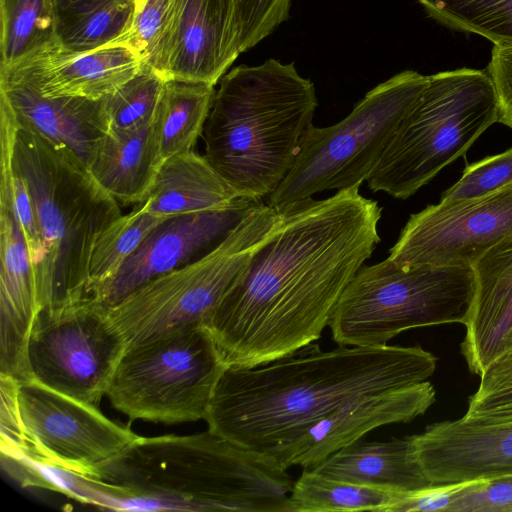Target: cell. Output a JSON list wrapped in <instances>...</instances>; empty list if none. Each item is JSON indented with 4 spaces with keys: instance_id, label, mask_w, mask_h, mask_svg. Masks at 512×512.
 Instances as JSON below:
<instances>
[{
    "instance_id": "obj_22",
    "label": "cell",
    "mask_w": 512,
    "mask_h": 512,
    "mask_svg": "<svg viewBox=\"0 0 512 512\" xmlns=\"http://www.w3.org/2000/svg\"><path fill=\"white\" fill-rule=\"evenodd\" d=\"M305 469L332 479L401 494L433 485L416 459L411 436L375 442L360 439Z\"/></svg>"
},
{
    "instance_id": "obj_5",
    "label": "cell",
    "mask_w": 512,
    "mask_h": 512,
    "mask_svg": "<svg viewBox=\"0 0 512 512\" xmlns=\"http://www.w3.org/2000/svg\"><path fill=\"white\" fill-rule=\"evenodd\" d=\"M13 161L32 199L41 257L33 269L39 312H58L87 298L92 250L122 215L119 202L67 147L17 121Z\"/></svg>"
},
{
    "instance_id": "obj_4",
    "label": "cell",
    "mask_w": 512,
    "mask_h": 512,
    "mask_svg": "<svg viewBox=\"0 0 512 512\" xmlns=\"http://www.w3.org/2000/svg\"><path fill=\"white\" fill-rule=\"evenodd\" d=\"M317 106L314 84L293 63L237 66L215 89L204 157L238 196L264 201L292 167Z\"/></svg>"
},
{
    "instance_id": "obj_35",
    "label": "cell",
    "mask_w": 512,
    "mask_h": 512,
    "mask_svg": "<svg viewBox=\"0 0 512 512\" xmlns=\"http://www.w3.org/2000/svg\"><path fill=\"white\" fill-rule=\"evenodd\" d=\"M291 0H237L241 52L256 46L289 17Z\"/></svg>"
},
{
    "instance_id": "obj_8",
    "label": "cell",
    "mask_w": 512,
    "mask_h": 512,
    "mask_svg": "<svg viewBox=\"0 0 512 512\" xmlns=\"http://www.w3.org/2000/svg\"><path fill=\"white\" fill-rule=\"evenodd\" d=\"M427 83L428 76L416 71L400 72L370 90L340 122L311 126L265 204L282 211L319 192L360 187Z\"/></svg>"
},
{
    "instance_id": "obj_1",
    "label": "cell",
    "mask_w": 512,
    "mask_h": 512,
    "mask_svg": "<svg viewBox=\"0 0 512 512\" xmlns=\"http://www.w3.org/2000/svg\"><path fill=\"white\" fill-rule=\"evenodd\" d=\"M381 212L359 187L282 210L205 326L226 365H264L318 340L380 242Z\"/></svg>"
},
{
    "instance_id": "obj_18",
    "label": "cell",
    "mask_w": 512,
    "mask_h": 512,
    "mask_svg": "<svg viewBox=\"0 0 512 512\" xmlns=\"http://www.w3.org/2000/svg\"><path fill=\"white\" fill-rule=\"evenodd\" d=\"M237 0H178L168 79L216 85L241 52Z\"/></svg>"
},
{
    "instance_id": "obj_23",
    "label": "cell",
    "mask_w": 512,
    "mask_h": 512,
    "mask_svg": "<svg viewBox=\"0 0 512 512\" xmlns=\"http://www.w3.org/2000/svg\"><path fill=\"white\" fill-rule=\"evenodd\" d=\"M162 163L154 118L140 128L107 133L88 170L116 201L139 204L147 197Z\"/></svg>"
},
{
    "instance_id": "obj_34",
    "label": "cell",
    "mask_w": 512,
    "mask_h": 512,
    "mask_svg": "<svg viewBox=\"0 0 512 512\" xmlns=\"http://www.w3.org/2000/svg\"><path fill=\"white\" fill-rule=\"evenodd\" d=\"M512 183V147L468 165L459 180L443 192L440 201L482 196Z\"/></svg>"
},
{
    "instance_id": "obj_29",
    "label": "cell",
    "mask_w": 512,
    "mask_h": 512,
    "mask_svg": "<svg viewBox=\"0 0 512 512\" xmlns=\"http://www.w3.org/2000/svg\"><path fill=\"white\" fill-rule=\"evenodd\" d=\"M165 219L167 218L148 213L137 205L128 214H122L100 234L90 258L89 298L114 278L147 235Z\"/></svg>"
},
{
    "instance_id": "obj_11",
    "label": "cell",
    "mask_w": 512,
    "mask_h": 512,
    "mask_svg": "<svg viewBox=\"0 0 512 512\" xmlns=\"http://www.w3.org/2000/svg\"><path fill=\"white\" fill-rule=\"evenodd\" d=\"M126 345L107 308L91 298L58 312H39L27 347L31 380L98 406Z\"/></svg>"
},
{
    "instance_id": "obj_27",
    "label": "cell",
    "mask_w": 512,
    "mask_h": 512,
    "mask_svg": "<svg viewBox=\"0 0 512 512\" xmlns=\"http://www.w3.org/2000/svg\"><path fill=\"white\" fill-rule=\"evenodd\" d=\"M402 495L332 479L310 469H303L300 477L294 481L289 503L290 512H388Z\"/></svg>"
},
{
    "instance_id": "obj_6",
    "label": "cell",
    "mask_w": 512,
    "mask_h": 512,
    "mask_svg": "<svg viewBox=\"0 0 512 512\" xmlns=\"http://www.w3.org/2000/svg\"><path fill=\"white\" fill-rule=\"evenodd\" d=\"M498 120V98L486 70L459 68L428 76L367 178L368 187L409 198Z\"/></svg>"
},
{
    "instance_id": "obj_30",
    "label": "cell",
    "mask_w": 512,
    "mask_h": 512,
    "mask_svg": "<svg viewBox=\"0 0 512 512\" xmlns=\"http://www.w3.org/2000/svg\"><path fill=\"white\" fill-rule=\"evenodd\" d=\"M442 25L512 45V0H417Z\"/></svg>"
},
{
    "instance_id": "obj_15",
    "label": "cell",
    "mask_w": 512,
    "mask_h": 512,
    "mask_svg": "<svg viewBox=\"0 0 512 512\" xmlns=\"http://www.w3.org/2000/svg\"><path fill=\"white\" fill-rule=\"evenodd\" d=\"M435 400V388L428 380L360 397L310 423L270 459L285 470L311 468L375 428L414 420Z\"/></svg>"
},
{
    "instance_id": "obj_7",
    "label": "cell",
    "mask_w": 512,
    "mask_h": 512,
    "mask_svg": "<svg viewBox=\"0 0 512 512\" xmlns=\"http://www.w3.org/2000/svg\"><path fill=\"white\" fill-rule=\"evenodd\" d=\"M474 294L468 266L363 265L343 291L329 328L345 346H382L403 331L465 324Z\"/></svg>"
},
{
    "instance_id": "obj_19",
    "label": "cell",
    "mask_w": 512,
    "mask_h": 512,
    "mask_svg": "<svg viewBox=\"0 0 512 512\" xmlns=\"http://www.w3.org/2000/svg\"><path fill=\"white\" fill-rule=\"evenodd\" d=\"M0 97L18 123L67 147L88 168L108 133L104 98L45 97L28 79L0 71Z\"/></svg>"
},
{
    "instance_id": "obj_13",
    "label": "cell",
    "mask_w": 512,
    "mask_h": 512,
    "mask_svg": "<svg viewBox=\"0 0 512 512\" xmlns=\"http://www.w3.org/2000/svg\"><path fill=\"white\" fill-rule=\"evenodd\" d=\"M511 237L512 183L482 196L440 201L412 214L388 258L401 267H472Z\"/></svg>"
},
{
    "instance_id": "obj_2",
    "label": "cell",
    "mask_w": 512,
    "mask_h": 512,
    "mask_svg": "<svg viewBox=\"0 0 512 512\" xmlns=\"http://www.w3.org/2000/svg\"><path fill=\"white\" fill-rule=\"evenodd\" d=\"M437 358L419 345L314 342L256 367L226 366L204 420L208 430L270 459L310 423L360 397L427 381Z\"/></svg>"
},
{
    "instance_id": "obj_25",
    "label": "cell",
    "mask_w": 512,
    "mask_h": 512,
    "mask_svg": "<svg viewBox=\"0 0 512 512\" xmlns=\"http://www.w3.org/2000/svg\"><path fill=\"white\" fill-rule=\"evenodd\" d=\"M58 47L66 52H89L126 44L137 0H52Z\"/></svg>"
},
{
    "instance_id": "obj_10",
    "label": "cell",
    "mask_w": 512,
    "mask_h": 512,
    "mask_svg": "<svg viewBox=\"0 0 512 512\" xmlns=\"http://www.w3.org/2000/svg\"><path fill=\"white\" fill-rule=\"evenodd\" d=\"M226 366L205 327H185L127 347L106 396L131 421L194 422L205 418Z\"/></svg>"
},
{
    "instance_id": "obj_36",
    "label": "cell",
    "mask_w": 512,
    "mask_h": 512,
    "mask_svg": "<svg viewBox=\"0 0 512 512\" xmlns=\"http://www.w3.org/2000/svg\"><path fill=\"white\" fill-rule=\"evenodd\" d=\"M0 391L1 459L29 460L30 448L18 403V381L0 374Z\"/></svg>"
},
{
    "instance_id": "obj_37",
    "label": "cell",
    "mask_w": 512,
    "mask_h": 512,
    "mask_svg": "<svg viewBox=\"0 0 512 512\" xmlns=\"http://www.w3.org/2000/svg\"><path fill=\"white\" fill-rule=\"evenodd\" d=\"M449 512H512V475L469 481Z\"/></svg>"
},
{
    "instance_id": "obj_33",
    "label": "cell",
    "mask_w": 512,
    "mask_h": 512,
    "mask_svg": "<svg viewBox=\"0 0 512 512\" xmlns=\"http://www.w3.org/2000/svg\"><path fill=\"white\" fill-rule=\"evenodd\" d=\"M477 390L463 415L483 420H512V347L479 375Z\"/></svg>"
},
{
    "instance_id": "obj_38",
    "label": "cell",
    "mask_w": 512,
    "mask_h": 512,
    "mask_svg": "<svg viewBox=\"0 0 512 512\" xmlns=\"http://www.w3.org/2000/svg\"><path fill=\"white\" fill-rule=\"evenodd\" d=\"M468 483L469 481L431 485L422 490L403 494L388 512H449L453 502Z\"/></svg>"
},
{
    "instance_id": "obj_9",
    "label": "cell",
    "mask_w": 512,
    "mask_h": 512,
    "mask_svg": "<svg viewBox=\"0 0 512 512\" xmlns=\"http://www.w3.org/2000/svg\"><path fill=\"white\" fill-rule=\"evenodd\" d=\"M281 217V211L261 202L213 251L150 281L107 308L126 348L177 329L205 327Z\"/></svg>"
},
{
    "instance_id": "obj_20",
    "label": "cell",
    "mask_w": 512,
    "mask_h": 512,
    "mask_svg": "<svg viewBox=\"0 0 512 512\" xmlns=\"http://www.w3.org/2000/svg\"><path fill=\"white\" fill-rule=\"evenodd\" d=\"M142 64L140 55L127 44L81 53L54 46L0 71L28 79L45 97L100 100L130 80Z\"/></svg>"
},
{
    "instance_id": "obj_26",
    "label": "cell",
    "mask_w": 512,
    "mask_h": 512,
    "mask_svg": "<svg viewBox=\"0 0 512 512\" xmlns=\"http://www.w3.org/2000/svg\"><path fill=\"white\" fill-rule=\"evenodd\" d=\"M215 86L193 81H165L155 115L160 153L168 158L193 150L212 105Z\"/></svg>"
},
{
    "instance_id": "obj_16",
    "label": "cell",
    "mask_w": 512,
    "mask_h": 512,
    "mask_svg": "<svg viewBox=\"0 0 512 512\" xmlns=\"http://www.w3.org/2000/svg\"><path fill=\"white\" fill-rule=\"evenodd\" d=\"M411 437L416 459L433 485L512 475V420L462 416Z\"/></svg>"
},
{
    "instance_id": "obj_24",
    "label": "cell",
    "mask_w": 512,
    "mask_h": 512,
    "mask_svg": "<svg viewBox=\"0 0 512 512\" xmlns=\"http://www.w3.org/2000/svg\"><path fill=\"white\" fill-rule=\"evenodd\" d=\"M240 196L194 150L165 160L147 197L139 204L158 217L217 211L231 206Z\"/></svg>"
},
{
    "instance_id": "obj_14",
    "label": "cell",
    "mask_w": 512,
    "mask_h": 512,
    "mask_svg": "<svg viewBox=\"0 0 512 512\" xmlns=\"http://www.w3.org/2000/svg\"><path fill=\"white\" fill-rule=\"evenodd\" d=\"M261 202L239 197L222 210L165 219L147 235L114 278L90 298L110 308L150 281L200 259L218 247Z\"/></svg>"
},
{
    "instance_id": "obj_32",
    "label": "cell",
    "mask_w": 512,
    "mask_h": 512,
    "mask_svg": "<svg viewBox=\"0 0 512 512\" xmlns=\"http://www.w3.org/2000/svg\"><path fill=\"white\" fill-rule=\"evenodd\" d=\"M166 79L146 64L114 93L104 98L109 132L140 128L155 118Z\"/></svg>"
},
{
    "instance_id": "obj_28",
    "label": "cell",
    "mask_w": 512,
    "mask_h": 512,
    "mask_svg": "<svg viewBox=\"0 0 512 512\" xmlns=\"http://www.w3.org/2000/svg\"><path fill=\"white\" fill-rule=\"evenodd\" d=\"M0 69L57 45L52 0H0Z\"/></svg>"
},
{
    "instance_id": "obj_12",
    "label": "cell",
    "mask_w": 512,
    "mask_h": 512,
    "mask_svg": "<svg viewBox=\"0 0 512 512\" xmlns=\"http://www.w3.org/2000/svg\"><path fill=\"white\" fill-rule=\"evenodd\" d=\"M19 410L30 448L28 461L92 482L137 439L98 406L41 383L18 382Z\"/></svg>"
},
{
    "instance_id": "obj_17",
    "label": "cell",
    "mask_w": 512,
    "mask_h": 512,
    "mask_svg": "<svg viewBox=\"0 0 512 512\" xmlns=\"http://www.w3.org/2000/svg\"><path fill=\"white\" fill-rule=\"evenodd\" d=\"M0 259V374L28 381V340L39 307L30 253L6 192H0Z\"/></svg>"
},
{
    "instance_id": "obj_31",
    "label": "cell",
    "mask_w": 512,
    "mask_h": 512,
    "mask_svg": "<svg viewBox=\"0 0 512 512\" xmlns=\"http://www.w3.org/2000/svg\"><path fill=\"white\" fill-rule=\"evenodd\" d=\"M178 21V0H137L126 44L167 80Z\"/></svg>"
},
{
    "instance_id": "obj_21",
    "label": "cell",
    "mask_w": 512,
    "mask_h": 512,
    "mask_svg": "<svg viewBox=\"0 0 512 512\" xmlns=\"http://www.w3.org/2000/svg\"><path fill=\"white\" fill-rule=\"evenodd\" d=\"M472 269L474 294L461 353L470 372L480 375L512 347V237L488 250Z\"/></svg>"
},
{
    "instance_id": "obj_39",
    "label": "cell",
    "mask_w": 512,
    "mask_h": 512,
    "mask_svg": "<svg viewBox=\"0 0 512 512\" xmlns=\"http://www.w3.org/2000/svg\"><path fill=\"white\" fill-rule=\"evenodd\" d=\"M486 71L498 98V122L512 129V45L493 46Z\"/></svg>"
},
{
    "instance_id": "obj_3",
    "label": "cell",
    "mask_w": 512,
    "mask_h": 512,
    "mask_svg": "<svg viewBox=\"0 0 512 512\" xmlns=\"http://www.w3.org/2000/svg\"><path fill=\"white\" fill-rule=\"evenodd\" d=\"M88 483L119 499L236 512H290L294 485L273 460L209 430L139 436Z\"/></svg>"
}]
</instances>
